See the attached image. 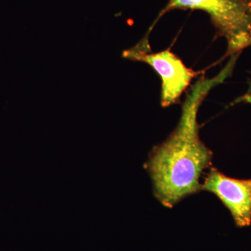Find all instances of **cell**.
Returning <instances> with one entry per match:
<instances>
[{
	"mask_svg": "<svg viewBox=\"0 0 251 251\" xmlns=\"http://www.w3.org/2000/svg\"><path fill=\"white\" fill-rule=\"evenodd\" d=\"M237 57L232 55L215 77H202L196 82L183 104L177 126L151 151L146 168L155 196L166 207L201 191L200 177L211 166L213 153L200 138L198 110L209 92L232 74Z\"/></svg>",
	"mask_w": 251,
	"mask_h": 251,
	"instance_id": "cell-1",
	"label": "cell"
},
{
	"mask_svg": "<svg viewBox=\"0 0 251 251\" xmlns=\"http://www.w3.org/2000/svg\"><path fill=\"white\" fill-rule=\"evenodd\" d=\"M175 9L201 10L209 14L218 34L227 41L229 55L251 46V0H169L159 17Z\"/></svg>",
	"mask_w": 251,
	"mask_h": 251,
	"instance_id": "cell-2",
	"label": "cell"
},
{
	"mask_svg": "<svg viewBox=\"0 0 251 251\" xmlns=\"http://www.w3.org/2000/svg\"><path fill=\"white\" fill-rule=\"evenodd\" d=\"M123 57L146 63L156 72L161 80V103L163 107L177 103L198 74L186 67L181 59L169 50L151 52L148 41L145 39L135 47L125 50Z\"/></svg>",
	"mask_w": 251,
	"mask_h": 251,
	"instance_id": "cell-3",
	"label": "cell"
},
{
	"mask_svg": "<svg viewBox=\"0 0 251 251\" xmlns=\"http://www.w3.org/2000/svg\"><path fill=\"white\" fill-rule=\"evenodd\" d=\"M201 190L216 195L230 211L237 226L251 224V179H234L211 168Z\"/></svg>",
	"mask_w": 251,
	"mask_h": 251,
	"instance_id": "cell-4",
	"label": "cell"
},
{
	"mask_svg": "<svg viewBox=\"0 0 251 251\" xmlns=\"http://www.w3.org/2000/svg\"><path fill=\"white\" fill-rule=\"evenodd\" d=\"M237 101H244L247 102V103H251V93H248L243 96L241 98L238 99Z\"/></svg>",
	"mask_w": 251,
	"mask_h": 251,
	"instance_id": "cell-5",
	"label": "cell"
}]
</instances>
